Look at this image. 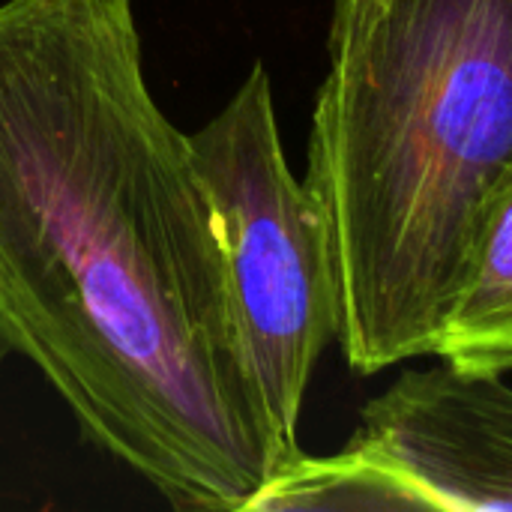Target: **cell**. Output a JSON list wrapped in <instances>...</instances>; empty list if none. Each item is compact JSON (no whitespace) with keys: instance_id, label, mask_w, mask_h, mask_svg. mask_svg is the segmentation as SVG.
Here are the masks:
<instances>
[{"instance_id":"cell-2","label":"cell","mask_w":512,"mask_h":512,"mask_svg":"<svg viewBox=\"0 0 512 512\" xmlns=\"http://www.w3.org/2000/svg\"><path fill=\"white\" fill-rule=\"evenodd\" d=\"M512 162V0L333 9L306 189L357 375L432 357L471 216Z\"/></svg>"},{"instance_id":"cell-3","label":"cell","mask_w":512,"mask_h":512,"mask_svg":"<svg viewBox=\"0 0 512 512\" xmlns=\"http://www.w3.org/2000/svg\"><path fill=\"white\" fill-rule=\"evenodd\" d=\"M189 144L249 378L279 438L300 447L312 372L339 336V294L327 225L288 165L261 60Z\"/></svg>"},{"instance_id":"cell-1","label":"cell","mask_w":512,"mask_h":512,"mask_svg":"<svg viewBox=\"0 0 512 512\" xmlns=\"http://www.w3.org/2000/svg\"><path fill=\"white\" fill-rule=\"evenodd\" d=\"M0 357L174 510L243 512L303 456L249 378L135 0H0Z\"/></svg>"},{"instance_id":"cell-4","label":"cell","mask_w":512,"mask_h":512,"mask_svg":"<svg viewBox=\"0 0 512 512\" xmlns=\"http://www.w3.org/2000/svg\"><path fill=\"white\" fill-rule=\"evenodd\" d=\"M309 492L324 510H512V384L405 369L342 453L312 459Z\"/></svg>"},{"instance_id":"cell-6","label":"cell","mask_w":512,"mask_h":512,"mask_svg":"<svg viewBox=\"0 0 512 512\" xmlns=\"http://www.w3.org/2000/svg\"><path fill=\"white\" fill-rule=\"evenodd\" d=\"M363 3H372V0H336L333 9H351V6H363Z\"/></svg>"},{"instance_id":"cell-5","label":"cell","mask_w":512,"mask_h":512,"mask_svg":"<svg viewBox=\"0 0 512 512\" xmlns=\"http://www.w3.org/2000/svg\"><path fill=\"white\" fill-rule=\"evenodd\" d=\"M432 357L462 375H512V162L471 216Z\"/></svg>"}]
</instances>
